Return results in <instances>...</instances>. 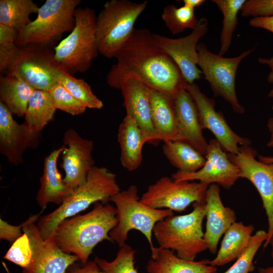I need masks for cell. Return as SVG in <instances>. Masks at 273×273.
<instances>
[{"label":"cell","mask_w":273,"mask_h":273,"mask_svg":"<svg viewBox=\"0 0 273 273\" xmlns=\"http://www.w3.org/2000/svg\"><path fill=\"white\" fill-rule=\"evenodd\" d=\"M162 150L171 165L182 172H196L203 167L206 161L205 156L184 141L164 142Z\"/></svg>","instance_id":"obj_28"},{"label":"cell","mask_w":273,"mask_h":273,"mask_svg":"<svg viewBox=\"0 0 273 273\" xmlns=\"http://www.w3.org/2000/svg\"><path fill=\"white\" fill-rule=\"evenodd\" d=\"M227 154L230 161L239 169L240 177L249 180L261 197L268 225L267 238L263 243L266 248L273 234V163L257 160V151L250 146H240L238 153Z\"/></svg>","instance_id":"obj_12"},{"label":"cell","mask_w":273,"mask_h":273,"mask_svg":"<svg viewBox=\"0 0 273 273\" xmlns=\"http://www.w3.org/2000/svg\"><path fill=\"white\" fill-rule=\"evenodd\" d=\"M117 221L115 207L109 203L96 202L89 212L61 221L53 236L63 252L75 255L81 263L85 264L99 243L112 242L109 234Z\"/></svg>","instance_id":"obj_2"},{"label":"cell","mask_w":273,"mask_h":273,"mask_svg":"<svg viewBox=\"0 0 273 273\" xmlns=\"http://www.w3.org/2000/svg\"><path fill=\"white\" fill-rule=\"evenodd\" d=\"M23 223L18 226L12 225L1 219V239L13 243L22 234Z\"/></svg>","instance_id":"obj_40"},{"label":"cell","mask_w":273,"mask_h":273,"mask_svg":"<svg viewBox=\"0 0 273 273\" xmlns=\"http://www.w3.org/2000/svg\"><path fill=\"white\" fill-rule=\"evenodd\" d=\"M35 90L19 78L10 75L0 78V101L13 114L24 116L29 99Z\"/></svg>","instance_id":"obj_27"},{"label":"cell","mask_w":273,"mask_h":273,"mask_svg":"<svg viewBox=\"0 0 273 273\" xmlns=\"http://www.w3.org/2000/svg\"><path fill=\"white\" fill-rule=\"evenodd\" d=\"M254 230L252 224L234 222L224 234L217 255L209 264L222 266L236 260L248 246Z\"/></svg>","instance_id":"obj_26"},{"label":"cell","mask_w":273,"mask_h":273,"mask_svg":"<svg viewBox=\"0 0 273 273\" xmlns=\"http://www.w3.org/2000/svg\"><path fill=\"white\" fill-rule=\"evenodd\" d=\"M205 156V163L198 171L192 173L177 171L171 174V178L176 181L198 180L208 185L215 184L226 190L240 178L239 169L215 139L209 141Z\"/></svg>","instance_id":"obj_16"},{"label":"cell","mask_w":273,"mask_h":273,"mask_svg":"<svg viewBox=\"0 0 273 273\" xmlns=\"http://www.w3.org/2000/svg\"><path fill=\"white\" fill-rule=\"evenodd\" d=\"M18 46L15 43L0 46V72L5 74L15 59Z\"/></svg>","instance_id":"obj_39"},{"label":"cell","mask_w":273,"mask_h":273,"mask_svg":"<svg viewBox=\"0 0 273 273\" xmlns=\"http://www.w3.org/2000/svg\"><path fill=\"white\" fill-rule=\"evenodd\" d=\"M205 215V203L195 202L189 213L172 215L158 222L153 234L159 247L183 259L195 260L199 254L208 249L202 225Z\"/></svg>","instance_id":"obj_4"},{"label":"cell","mask_w":273,"mask_h":273,"mask_svg":"<svg viewBox=\"0 0 273 273\" xmlns=\"http://www.w3.org/2000/svg\"><path fill=\"white\" fill-rule=\"evenodd\" d=\"M120 191L116 174L105 167L95 166L84 184L75 189L57 209L39 219L37 228L41 238L47 240L53 237L61 221L84 210L93 203H108Z\"/></svg>","instance_id":"obj_3"},{"label":"cell","mask_w":273,"mask_h":273,"mask_svg":"<svg viewBox=\"0 0 273 273\" xmlns=\"http://www.w3.org/2000/svg\"><path fill=\"white\" fill-rule=\"evenodd\" d=\"M39 9L32 0H1L0 24L18 32L31 22L29 16Z\"/></svg>","instance_id":"obj_30"},{"label":"cell","mask_w":273,"mask_h":273,"mask_svg":"<svg viewBox=\"0 0 273 273\" xmlns=\"http://www.w3.org/2000/svg\"><path fill=\"white\" fill-rule=\"evenodd\" d=\"M272 110H273V104H272Z\"/></svg>","instance_id":"obj_50"},{"label":"cell","mask_w":273,"mask_h":273,"mask_svg":"<svg viewBox=\"0 0 273 273\" xmlns=\"http://www.w3.org/2000/svg\"><path fill=\"white\" fill-rule=\"evenodd\" d=\"M258 271L259 273H273V264L266 267H260Z\"/></svg>","instance_id":"obj_48"},{"label":"cell","mask_w":273,"mask_h":273,"mask_svg":"<svg viewBox=\"0 0 273 273\" xmlns=\"http://www.w3.org/2000/svg\"><path fill=\"white\" fill-rule=\"evenodd\" d=\"M63 142L65 148L62 153L61 167L65 172L64 180L74 190L85 182L88 173L95 166L92 155L94 143L82 138L72 128L65 132Z\"/></svg>","instance_id":"obj_17"},{"label":"cell","mask_w":273,"mask_h":273,"mask_svg":"<svg viewBox=\"0 0 273 273\" xmlns=\"http://www.w3.org/2000/svg\"><path fill=\"white\" fill-rule=\"evenodd\" d=\"M17 35L16 29L0 24V46L15 43Z\"/></svg>","instance_id":"obj_42"},{"label":"cell","mask_w":273,"mask_h":273,"mask_svg":"<svg viewBox=\"0 0 273 273\" xmlns=\"http://www.w3.org/2000/svg\"><path fill=\"white\" fill-rule=\"evenodd\" d=\"M270 245L271 246L270 256L272 259H273V234L269 240L268 245Z\"/></svg>","instance_id":"obj_49"},{"label":"cell","mask_w":273,"mask_h":273,"mask_svg":"<svg viewBox=\"0 0 273 273\" xmlns=\"http://www.w3.org/2000/svg\"><path fill=\"white\" fill-rule=\"evenodd\" d=\"M66 273H106L103 271L95 262L88 261L85 264H73L67 270Z\"/></svg>","instance_id":"obj_41"},{"label":"cell","mask_w":273,"mask_h":273,"mask_svg":"<svg viewBox=\"0 0 273 273\" xmlns=\"http://www.w3.org/2000/svg\"><path fill=\"white\" fill-rule=\"evenodd\" d=\"M56 110L49 91L35 89L28 103L24 122L41 132L53 119Z\"/></svg>","instance_id":"obj_29"},{"label":"cell","mask_w":273,"mask_h":273,"mask_svg":"<svg viewBox=\"0 0 273 273\" xmlns=\"http://www.w3.org/2000/svg\"><path fill=\"white\" fill-rule=\"evenodd\" d=\"M267 236V232L260 230L252 235L249 244L235 263L223 273H249L254 269V258Z\"/></svg>","instance_id":"obj_35"},{"label":"cell","mask_w":273,"mask_h":273,"mask_svg":"<svg viewBox=\"0 0 273 273\" xmlns=\"http://www.w3.org/2000/svg\"><path fill=\"white\" fill-rule=\"evenodd\" d=\"M40 133L25 122L18 123L0 101V152L9 162L15 165L23 163L24 152L38 146Z\"/></svg>","instance_id":"obj_18"},{"label":"cell","mask_w":273,"mask_h":273,"mask_svg":"<svg viewBox=\"0 0 273 273\" xmlns=\"http://www.w3.org/2000/svg\"><path fill=\"white\" fill-rule=\"evenodd\" d=\"M208 187L199 181H176L164 176L148 187L140 201L152 208L180 212L192 203H205Z\"/></svg>","instance_id":"obj_11"},{"label":"cell","mask_w":273,"mask_h":273,"mask_svg":"<svg viewBox=\"0 0 273 273\" xmlns=\"http://www.w3.org/2000/svg\"><path fill=\"white\" fill-rule=\"evenodd\" d=\"M241 15L263 17L273 16V0L246 1L241 9Z\"/></svg>","instance_id":"obj_38"},{"label":"cell","mask_w":273,"mask_h":273,"mask_svg":"<svg viewBox=\"0 0 273 273\" xmlns=\"http://www.w3.org/2000/svg\"><path fill=\"white\" fill-rule=\"evenodd\" d=\"M205 209L204 239L208 249L214 254L221 237L236 221L237 217L233 209L223 205L220 198L219 187L215 184L209 185L207 189Z\"/></svg>","instance_id":"obj_21"},{"label":"cell","mask_w":273,"mask_h":273,"mask_svg":"<svg viewBox=\"0 0 273 273\" xmlns=\"http://www.w3.org/2000/svg\"><path fill=\"white\" fill-rule=\"evenodd\" d=\"M210 260L190 261L178 257L169 250L155 247L146 265L148 273H217Z\"/></svg>","instance_id":"obj_24"},{"label":"cell","mask_w":273,"mask_h":273,"mask_svg":"<svg viewBox=\"0 0 273 273\" xmlns=\"http://www.w3.org/2000/svg\"><path fill=\"white\" fill-rule=\"evenodd\" d=\"M65 72L68 71L55 58L54 48L28 43L18 46L17 55L5 74L19 78L35 89L49 91Z\"/></svg>","instance_id":"obj_9"},{"label":"cell","mask_w":273,"mask_h":273,"mask_svg":"<svg viewBox=\"0 0 273 273\" xmlns=\"http://www.w3.org/2000/svg\"><path fill=\"white\" fill-rule=\"evenodd\" d=\"M136 251L125 244L120 247L115 258L109 261L95 257L94 261L106 273H140L135 267Z\"/></svg>","instance_id":"obj_34"},{"label":"cell","mask_w":273,"mask_h":273,"mask_svg":"<svg viewBox=\"0 0 273 273\" xmlns=\"http://www.w3.org/2000/svg\"><path fill=\"white\" fill-rule=\"evenodd\" d=\"M208 30V20L202 17L199 19L195 28L186 36L171 38L155 34L159 45L177 65L188 84H192L201 77L202 72L198 67L197 48L199 41Z\"/></svg>","instance_id":"obj_15"},{"label":"cell","mask_w":273,"mask_h":273,"mask_svg":"<svg viewBox=\"0 0 273 273\" xmlns=\"http://www.w3.org/2000/svg\"><path fill=\"white\" fill-rule=\"evenodd\" d=\"M151 119L157 140H178V122L173 95L149 88Z\"/></svg>","instance_id":"obj_23"},{"label":"cell","mask_w":273,"mask_h":273,"mask_svg":"<svg viewBox=\"0 0 273 273\" xmlns=\"http://www.w3.org/2000/svg\"><path fill=\"white\" fill-rule=\"evenodd\" d=\"M58 83L65 87L86 108L100 109L103 102L93 92L90 85L82 78H77L68 72L62 73Z\"/></svg>","instance_id":"obj_33"},{"label":"cell","mask_w":273,"mask_h":273,"mask_svg":"<svg viewBox=\"0 0 273 273\" xmlns=\"http://www.w3.org/2000/svg\"><path fill=\"white\" fill-rule=\"evenodd\" d=\"M258 160L265 163H273V156L258 155Z\"/></svg>","instance_id":"obj_47"},{"label":"cell","mask_w":273,"mask_h":273,"mask_svg":"<svg viewBox=\"0 0 273 273\" xmlns=\"http://www.w3.org/2000/svg\"><path fill=\"white\" fill-rule=\"evenodd\" d=\"M56 109H59L73 116L84 113L86 108L75 99L59 83L49 90Z\"/></svg>","instance_id":"obj_36"},{"label":"cell","mask_w":273,"mask_h":273,"mask_svg":"<svg viewBox=\"0 0 273 273\" xmlns=\"http://www.w3.org/2000/svg\"><path fill=\"white\" fill-rule=\"evenodd\" d=\"M148 3L128 0L106 2L97 16L96 35L99 53L108 58L117 54L133 33L138 18Z\"/></svg>","instance_id":"obj_7"},{"label":"cell","mask_w":273,"mask_h":273,"mask_svg":"<svg viewBox=\"0 0 273 273\" xmlns=\"http://www.w3.org/2000/svg\"><path fill=\"white\" fill-rule=\"evenodd\" d=\"M115 205L117 218L116 226L109 234L112 243L119 247L125 244L128 233L132 230L140 232L147 240L151 251L155 249L152 242L153 231L156 224L173 215L168 209H155L141 202L138 187L131 185L120 191L110 200Z\"/></svg>","instance_id":"obj_5"},{"label":"cell","mask_w":273,"mask_h":273,"mask_svg":"<svg viewBox=\"0 0 273 273\" xmlns=\"http://www.w3.org/2000/svg\"><path fill=\"white\" fill-rule=\"evenodd\" d=\"M65 146L54 150L44 159L43 173L36 200L39 206L44 209L50 203L61 204L74 190L64 181L58 169V159L64 150Z\"/></svg>","instance_id":"obj_22"},{"label":"cell","mask_w":273,"mask_h":273,"mask_svg":"<svg viewBox=\"0 0 273 273\" xmlns=\"http://www.w3.org/2000/svg\"><path fill=\"white\" fill-rule=\"evenodd\" d=\"M223 15L222 27L220 40V47L218 55L221 56L231 47L234 32L237 27L238 13L246 0H212Z\"/></svg>","instance_id":"obj_31"},{"label":"cell","mask_w":273,"mask_h":273,"mask_svg":"<svg viewBox=\"0 0 273 273\" xmlns=\"http://www.w3.org/2000/svg\"><path fill=\"white\" fill-rule=\"evenodd\" d=\"M32 257V250L29 238L24 233L12 244L4 258L22 268L29 265Z\"/></svg>","instance_id":"obj_37"},{"label":"cell","mask_w":273,"mask_h":273,"mask_svg":"<svg viewBox=\"0 0 273 273\" xmlns=\"http://www.w3.org/2000/svg\"><path fill=\"white\" fill-rule=\"evenodd\" d=\"M115 58L117 63L107 75V82L112 88L119 89L123 79L133 77L150 88L174 95L187 83L155 34L147 29H134Z\"/></svg>","instance_id":"obj_1"},{"label":"cell","mask_w":273,"mask_h":273,"mask_svg":"<svg viewBox=\"0 0 273 273\" xmlns=\"http://www.w3.org/2000/svg\"><path fill=\"white\" fill-rule=\"evenodd\" d=\"M161 17L167 28L174 35L186 29L193 30L199 22L194 9L185 5L177 7L169 4L164 7Z\"/></svg>","instance_id":"obj_32"},{"label":"cell","mask_w":273,"mask_h":273,"mask_svg":"<svg viewBox=\"0 0 273 273\" xmlns=\"http://www.w3.org/2000/svg\"><path fill=\"white\" fill-rule=\"evenodd\" d=\"M80 0H47L39 7L36 19L18 32L17 46L37 43L53 48L75 26L74 13Z\"/></svg>","instance_id":"obj_8"},{"label":"cell","mask_w":273,"mask_h":273,"mask_svg":"<svg viewBox=\"0 0 273 273\" xmlns=\"http://www.w3.org/2000/svg\"><path fill=\"white\" fill-rule=\"evenodd\" d=\"M258 61L262 65L267 66L270 69L267 77V80L269 83L272 84V87L268 94V97L272 98L273 101V57L270 58H259Z\"/></svg>","instance_id":"obj_44"},{"label":"cell","mask_w":273,"mask_h":273,"mask_svg":"<svg viewBox=\"0 0 273 273\" xmlns=\"http://www.w3.org/2000/svg\"><path fill=\"white\" fill-rule=\"evenodd\" d=\"M197 50L199 58L198 66L209 84L214 96L222 98L231 105L235 112L244 113L245 109L239 102L236 94V74L241 61L253 52L254 48L233 58H225L214 54L202 42L199 43Z\"/></svg>","instance_id":"obj_10"},{"label":"cell","mask_w":273,"mask_h":273,"mask_svg":"<svg viewBox=\"0 0 273 273\" xmlns=\"http://www.w3.org/2000/svg\"><path fill=\"white\" fill-rule=\"evenodd\" d=\"M267 126L270 133V138L266 145L268 147L273 149V117L269 118Z\"/></svg>","instance_id":"obj_45"},{"label":"cell","mask_w":273,"mask_h":273,"mask_svg":"<svg viewBox=\"0 0 273 273\" xmlns=\"http://www.w3.org/2000/svg\"><path fill=\"white\" fill-rule=\"evenodd\" d=\"M173 98L178 122L177 141L189 144L205 156L208 143L203 134L196 105L186 85Z\"/></svg>","instance_id":"obj_20"},{"label":"cell","mask_w":273,"mask_h":273,"mask_svg":"<svg viewBox=\"0 0 273 273\" xmlns=\"http://www.w3.org/2000/svg\"><path fill=\"white\" fill-rule=\"evenodd\" d=\"M74 16V28L54 48L56 60L70 74L87 71L99 53L94 10L77 8Z\"/></svg>","instance_id":"obj_6"},{"label":"cell","mask_w":273,"mask_h":273,"mask_svg":"<svg viewBox=\"0 0 273 273\" xmlns=\"http://www.w3.org/2000/svg\"><path fill=\"white\" fill-rule=\"evenodd\" d=\"M39 214L30 216L22 223V232L28 236L32 250L31 262L22 269V273H66L79 259L75 255L63 252L54 236L47 240L41 238L34 224Z\"/></svg>","instance_id":"obj_13"},{"label":"cell","mask_w":273,"mask_h":273,"mask_svg":"<svg viewBox=\"0 0 273 273\" xmlns=\"http://www.w3.org/2000/svg\"><path fill=\"white\" fill-rule=\"evenodd\" d=\"M204 0H184V5L189 7L191 8L195 9V8L200 7L204 3Z\"/></svg>","instance_id":"obj_46"},{"label":"cell","mask_w":273,"mask_h":273,"mask_svg":"<svg viewBox=\"0 0 273 273\" xmlns=\"http://www.w3.org/2000/svg\"><path fill=\"white\" fill-rule=\"evenodd\" d=\"M118 89L122 92L126 115L136 122L146 142L158 144L151 119L149 87L138 78L129 77L122 80Z\"/></svg>","instance_id":"obj_19"},{"label":"cell","mask_w":273,"mask_h":273,"mask_svg":"<svg viewBox=\"0 0 273 273\" xmlns=\"http://www.w3.org/2000/svg\"><path fill=\"white\" fill-rule=\"evenodd\" d=\"M249 25L251 27L264 29L273 33V16L252 18L249 21Z\"/></svg>","instance_id":"obj_43"},{"label":"cell","mask_w":273,"mask_h":273,"mask_svg":"<svg viewBox=\"0 0 273 273\" xmlns=\"http://www.w3.org/2000/svg\"><path fill=\"white\" fill-rule=\"evenodd\" d=\"M117 139L121 165L129 171L135 170L141 165L143 148L146 142L141 128L128 115L119 125Z\"/></svg>","instance_id":"obj_25"},{"label":"cell","mask_w":273,"mask_h":273,"mask_svg":"<svg viewBox=\"0 0 273 273\" xmlns=\"http://www.w3.org/2000/svg\"><path fill=\"white\" fill-rule=\"evenodd\" d=\"M186 88L196 105L201 128L209 130L226 153H238L240 146H250L251 140L236 133L227 123L223 114L215 109V103L202 93L196 83H187Z\"/></svg>","instance_id":"obj_14"}]
</instances>
